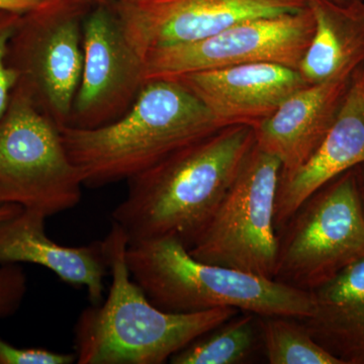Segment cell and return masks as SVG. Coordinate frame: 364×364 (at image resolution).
<instances>
[{
    "instance_id": "1",
    "label": "cell",
    "mask_w": 364,
    "mask_h": 364,
    "mask_svg": "<svg viewBox=\"0 0 364 364\" xmlns=\"http://www.w3.org/2000/svg\"><path fill=\"white\" fill-rule=\"evenodd\" d=\"M256 144L250 124H234L191 144L128 179L112 213L129 244L176 237L189 249L219 207Z\"/></svg>"
},
{
    "instance_id": "2",
    "label": "cell",
    "mask_w": 364,
    "mask_h": 364,
    "mask_svg": "<svg viewBox=\"0 0 364 364\" xmlns=\"http://www.w3.org/2000/svg\"><path fill=\"white\" fill-rule=\"evenodd\" d=\"M221 129L178 80L151 79L116 121L97 128L63 126L59 130L83 186L100 188L128 181Z\"/></svg>"
},
{
    "instance_id": "3",
    "label": "cell",
    "mask_w": 364,
    "mask_h": 364,
    "mask_svg": "<svg viewBox=\"0 0 364 364\" xmlns=\"http://www.w3.org/2000/svg\"><path fill=\"white\" fill-rule=\"evenodd\" d=\"M104 242L112 284L107 299L86 308L76 321V363L163 364L241 312L229 306L191 314L160 310L132 279L126 261L129 240L122 228L112 222Z\"/></svg>"
},
{
    "instance_id": "4",
    "label": "cell",
    "mask_w": 364,
    "mask_h": 364,
    "mask_svg": "<svg viewBox=\"0 0 364 364\" xmlns=\"http://www.w3.org/2000/svg\"><path fill=\"white\" fill-rule=\"evenodd\" d=\"M127 265L148 299L168 313L235 308L258 316L312 315L311 291L233 268L196 260L176 237L129 244Z\"/></svg>"
},
{
    "instance_id": "5",
    "label": "cell",
    "mask_w": 364,
    "mask_h": 364,
    "mask_svg": "<svg viewBox=\"0 0 364 364\" xmlns=\"http://www.w3.org/2000/svg\"><path fill=\"white\" fill-rule=\"evenodd\" d=\"M83 186L59 127L16 85L0 117V207L18 205L51 217L75 208Z\"/></svg>"
},
{
    "instance_id": "6",
    "label": "cell",
    "mask_w": 364,
    "mask_h": 364,
    "mask_svg": "<svg viewBox=\"0 0 364 364\" xmlns=\"http://www.w3.org/2000/svg\"><path fill=\"white\" fill-rule=\"evenodd\" d=\"M279 236L274 280L311 291L364 259V208L358 176L345 172L318 189Z\"/></svg>"
},
{
    "instance_id": "7",
    "label": "cell",
    "mask_w": 364,
    "mask_h": 364,
    "mask_svg": "<svg viewBox=\"0 0 364 364\" xmlns=\"http://www.w3.org/2000/svg\"><path fill=\"white\" fill-rule=\"evenodd\" d=\"M282 163L254 146L189 253L196 260L274 279L279 239L275 203Z\"/></svg>"
},
{
    "instance_id": "8",
    "label": "cell",
    "mask_w": 364,
    "mask_h": 364,
    "mask_svg": "<svg viewBox=\"0 0 364 364\" xmlns=\"http://www.w3.org/2000/svg\"><path fill=\"white\" fill-rule=\"evenodd\" d=\"M91 7L51 0L23 14L9 41L7 63L16 85L59 128L70 121L82 73L83 18Z\"/></svg>"
},
{
    "instance_id": "9",
    "label": "cell",
    "mask_w": 364,
    "mask_h": 364,
    "mask_svg": "<svg viewBox=\"0 0 364 364\" xmlns=\"http://www.w3.org/2000/svg\"><path fill=\"white\" fill-rule=\"evenodd\" d=\"M310 7L282 16L242 21L196 42L159 48L144 56V76L174 79L226 67L275 63L296 69L313 37Z\"/></svg>"
},
{
    "instance_id": "10",
    "label": "cell",
    "mask_w": 364,
    "mask_h": 364,
    "mask_svg": "<svg viewBox=\"0 0 364 364\" xmlns=\"http://www.w3.org/2000/svg\"><path fill=\"white\" fill-rule=\"evenodd\" d=\"M83 67L66 126L92 129L126 114L145 83L144 60L109 7L95 4L83 18Z\"/></svg>"
},
{
    "instance_id": "11",
    "label": "cell",
    "mask_w": 364,
    "mask_h": 364,
    "mask_svg": "<svg viewBox=\"0 0 364 364\" xmlns=\"http://www.w3.org/2000/svg\"><path fill=\"white\" fill-rule=\"evenodd\" d=\"M306 0H135L107 6L130 44L147 53L188 44L242 21L303 11Z\"/></svg>"
},
{
    "instance_id": "12",
    "label": "cell",
    "mask_w": 364,
    "mask_h": 364,
    "mask_svg": "<svg viewBox=\"0 0 364 364\" xmlns=\"http://www.w3.org/2000/svg\"><path fill=\"white\" fill-rule=\"evenodd\" d=\"M174 79L205 105L222 129L257 126L289 95L308 85L299 70L275 63L244 64Z\"/></svg>"
},
{
    "instance_id": "13",
    "label": "cell",
    "mask_w": 364,
    "mask_h": 364,
    "mask_svg": "<svg viewBox=\"0 0 364 364\" xmlns=\"http://www.w3.org/2000/svg\"><path fill=\"white\" fill-rule=\"evenodd\" d=\"M46 219L38 210L23 208L0 221V265H41L62 282L85 287L91 305H100L104 301L105 279L109 274L104 240L77 247L61 245L46 233Z\"/></svg>"
},
{
    "instance_id": "14",
    "label": "cell",
    "mask_w": 364,
    "mask_h": 364,
    "mask_svg": "<svg viewBox=\"0 0 364 364\" xmlns=\"http://www.w3.org/2000/svg\"><path fill=\"white\" fill-rule=\"evenodd\" d=\"M353 75L308 85L254 127L256 146L282 163L280 176L299 169L331 128Z\"/></svg>"
},
{
    "instance_id": "15",
    "label": "cell",
    "mask_w": 364,
    "mask_h": 364,
    "mask_svg": "<svg viewBox=\"0 0 364 364\" xmlns=\"http://www.w3.org/2000/svg\"><path fill=\"white\" fill-rule=\"evenodd\" d=\"M360 164H364V91L358 78L352 81L334 123L312 156L293 173L280 176L277 231H282L318 189Z\"/></svg>"
},
{
    "instance_id": "16",
    "label": "cell",
    "mask_w": 364,
    "mask_h": 364,
    "mask_svg": "<svg viewBox=\"0 0 364 364\" xmlns=\"http://www.w3.org/2000/svg\"><path fill=\"white\" fill-rule=\"evenodd\" d=\"M314 311L299 318L314 339L342 364H364V259L311 291Z\"/></svg>"
},
{
    "instance_id": "17",
    "label": "cell",
    "mask_w": 364,
    "mask_h": 364,
    "mask_svg": "<svg viewBox=\"0 0 364 364\" xmlns=\"http://www.w3.org/2000/svg\"><path fill=\"white\" fill-rule=\"evenodd\" d=\"M314 16L313 37L298 70L308 85L353 75L364 61L363 0L339 6L327 0H306Z\"/></svg>"
},
{
    "instance_id": "18",
    "label": "cell",
    "mask_w": 364,
    "mask_h": 364,
    "mask_svg": "<svg viewBox=\"0 0 364 364\" xmlns=\"http://www.w3.org/2000/svg\"><path fill=\"white\" fill-rule=\"evenodd\" d=\"M260 337L258 315L239 312L191 342L171 358L172 364H238L255 350Z\"/></svg>"
},
{
    "instance_id": "19",
    "label": "cell",
    "mask_w": 364,
    "mask_h": 364,
    "mask_svg": "<svg viewBox=\"0 0 364 364\" xmlns=\"http://www.w3.org/2000/svg\"><path fill=\"white\" fill-rule=\"evenodd\" d=\"M258 323L270 364H342L316 342L298 318L258 316Z\"/></svg>"
},
{
    "instance_id": "20",
    "label": "cell",
    "mask_w": 364,
    "mask_h": 364,
    "mask_svg": "<svg viewBox=\"0 0 364 364\" xmlns=\"http://www.w3.org/2000/svg\"><path fill=\"white\" fill-rule=\"evenodd\" d=\"M23 207L4 205L0 207V221L20 214ZM26 275L20 264L0 265V318L11 317L18 312L26 293Z\"/></svg>"
},
{
    "instance_id": "21",
    "label": "cell",
    "mask_w": 364,
    "mask_h": 364,
    "mask_svg": "<svg viewBox=\"0 0 364 364\" xmlns=\"http://www.w3.org/2000/svg\"><path fill=\"white\" fill-rule=\"evenodd\" d=\"M23 14L0 11V117L6 112L14 87L18 83L16 72L7 63L9 41Z\"/></svg>"
},
{
    "instance_id": "22",
    "label": "cell",
    "mask_w": 364,
    "mask_h": 364,
    "mask_svg": "<svg viewBox=\"0 0 364 364\" xmlns=\"http://www.w3.org/2000/svg\"><path fill=\"white\" fill-rule=\"evenodd\" d=\"M75 353H60L42 348H18L0 338V364H71Z\"/></svg>"
},
{
    "instance_id": "23",
    "label": "cell",
    "mask_w": 364,
    "mask_h": 364,
    "mask_svg": "<svg viewBox=\"0 0 364 364\" xmlns=\"http://www.w3.org/2000/svg\"><path fill=\"white\" fill-rule=\"evenodd\" d=\"M51 0H0V11L25 14L44 6Z\"/></svg>"
},
{
    "instance_id": "24",
    "label": "cell",
    "mask_w": 364,
    "mask_h": 364,
    "mask_svg": "<svg viewBox=\"0 0 364 364\" xmlns=\"http://www.w3.org/2000/svg\"><path fill=\"white\" fill-rule=\"evenodd\" d=\"M135 1V0H93L95 4H102L105 6H112L114 4H122V2Z\"/></svg>"
},
{
    "instance_id": "25",
    "label": "cell",
    "mask_w": 364,
    "mask_h": 364,
    "mask_svg": "<svg viewBox=\"0 0 364 364\" xmlns=\"http://www.w3.org/2000/svg\"><path fill=\"white\" fill-rule=\"evenodd\" d=\"M327 1L333 2V4H339V6H350L355 2L361 1V0H327Z\"/></svg>"
},
{
    "instance_id": "26",
    "label": "cell",
    "mask_w": 364,
    "mask_h": 364,
    "mask_svg": "<svg viewBox=\"0 0 364 364\" xmlns=\"http://www.w3.org/2000/svg\"><path fill=\"white\" fill-rule=\"evenodd\" d=\"M67 1L73 2V4H79V6H85L87 7L95 6L93 0H67Z\"/></svg>"
},
{
    "instance_id": "27",
    "label": "cell",
    "mask_w": 364,
    "mask_h": 364,
    "mask_svg": "<svg viewBox=\"0 0 364 364\" xmlns=\"http://www.w3.org/2000/svg\"><path fill=\"white\" fill-rule=\"evenodd\" d=\"M360 193H361V198H363V208H364V191L360 188Z\"/></svg>"
},
{
    "instance_id": "28",
    "label": "cell",
    "mask_w": 364,
    "mask_h": 364,
    "mask_svg": "<svg viewBox=\"0 0 364 364\" xmlns=\"http://www.w3.org/2000/svg\"><path fill=\"white\" fill-rule=\"evenodd\" d=\"M360 79L361 85H363V91H364V75L363 77H359Z\"/></svg>"
},
{
    "instance_id": "29",
    "label": "cell",
    "mask_w": 364,
    "mask_h": 364,
    "mask_svg": "<svg viewBox=\"0 0 364 364\" xmlns=\"http://www.w3.org/2000/svg\"><path fill=\"white\" fill-rule=\"evenodd\" d=\"M363 6H364V0H363Z\"/></svg>"
}]
</instances>
